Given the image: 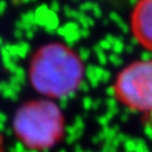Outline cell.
<instances>
[{
	"label": "cell",
	"instance_id": "6da1fadb",
	"mask_svg": "<svg viewBox=\"0 0 152 152\" xmlns=\"http://www.w3.org/2000/svg\"><path fill=\"white\" fill-rule=\"evenodd\" d=\"M27 79L42 97L55 102L79 90L85 79V64L75 49L61 42H51L32 54Z\"/></svg>",
	"mask_w": 152,
	"mask_h": 152
},
{
	"label": "cell",
	"instance_id": "7a4b0ae2",
	"mask_svg": "<svg viewBox=\"0 0 152 152\" xmlns=\"http://www.w3.org/2000/svg\"><path fill=\"white\" fill-rule=\"evenodd\" d=\"M11 127L16 140L26 150L46 152L65 137L66 120L59 104L41 97L18 107Z\"/></svg>",
	"mask_w": 152,
	"mask_h": 152
},
{
	"label": "cell",
	"instance_id": "3957f363",
	"mask_svg": "<svg viewBox=\"0 0 152 152\" xmlns=\"http://www.w3.org/2000/svg\"><path fill=\"white\" fill-rule=\"evenodd\" d=\"M117 103L133 113L152 114V58L124 66L113 83Z\"/></svg>",
	"mask_w": 152,
	"mask_h": 152
},
{
	"label": "cell",
	"instance_id": "277c9868",
	"mask_svg": "<svg viewBox=\"0 0 152 152\" xmlns=\"http://www.w3.org/2000/svg\"><path fill=\"white\" fill-rule=\"evenodd\" d=\"M131 31L135 41L152 53V0H139L131 14Z\"/></svg>",
	"mask_w": 152,
	"mask_h": 152
},
{
	"label": "cell",
	"instance_id": "5b68a950",
	"mask_svg": "<svg viewBox=\"0 0 152 152\" xmlns=\"http://www.w3.org/2000/svg\"><path fill=\"white\" fill-rule=\"evenodd\" d=\"M0 152H10L8 150L7 145H6L5 137H4V135L1 133H0Z\"/></svg>",
	"mask_w": 152,
	"mask_h": 152
}]
</instances>
